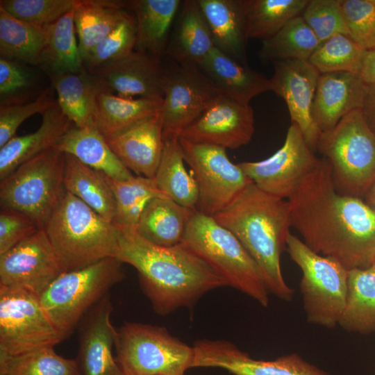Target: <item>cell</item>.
<instances>
[{"mask_svg":"<svg viewBox=\"0 0 375 375\" xmlns=\"http://www.w3.org/2000/svg\"><path fill=\"white\" fill-rule=\"evenodd\" d=\"M292 226L312 251L348 270L375 261V210L360 198L340 194L324 158L288 199Z\"/></svg>","mask_w":375,"mask_h":375,"instance_id":"6da1fadb","label":"cell"},{"mask_svg":"<svg viewBox=\"0 0 375 375\" xmlns=\"http://www.w3.org/2000/svg\"><path fill=\"white\" fill-rule=\"evenodd\" d=\"M117 227L115 258L138 270L142 288L158 314L191 306L206 292L227 285L183 242L162 247L142 238L134 228Z\"/></svg>","mask_w":375,"mask_h":375,"instance_id":"7a4b0ae2","label":"cell"},{"mask_svg":"<svg viewBox=\"0 0 375 375\" xmlns=\"http://www.w3.org/2000/svg\"><path fill=\"white\" fill-rule=\"evenodd\" d=\"M241 242L260 267L269 292L291 301L294 290L284 280L281 255L292 226L288 200L260 189L253 182L224 210L212 216Z\"/></svg>","mask_w":375,"mask_h":375,"instance_id":"3957f363","label":"cell"},{"mask_svg":"<svg viewBox=\"0 0 375 375\" xmlns=\"http://www.w3.org/2000/svg\"><path fill=\"white\" fill-rule=\"evenodd\" d=\"M44 230L63 272L115 258L117 227L66 190Z\"/></svg>","mask_w":375,"mask_h":375,"instance_id":"277c9868","label":"cell"},{"mask_svg":"<svg viewBox=\"0 0 375 375\" xmlns=\"http://www.w3.org/2000/svg\"><path fill=\"white\" fill-rule=\"evenodd\" d=\"M182 242L231 286L261 306L269 304L262 272L238 239L212 217L192 211Z\"/></svg>","mask_w":375,"mask_h":375,"instance_id":"5b68a950","label":"cell"},{"mask_svg":"<svg viewBox=\"0 0 375 375\" xmlns=\"http://www.w3.org/2000/svg\"><path fill=\"white\" fill-rule=\"evenodd\" d=\"M317 149L328 161L340 194L359 198L375 182V133L362 109L351 111L333 128L322 132Z\"/></svg>","mask_w":375,"mask_h":375,"instance_id":"8992f818","label":"cell"},{"mask_svg":"<svg viewBox=\"0 0 375 375\" xmlns=\"http://www.w3.org/2000/svg\"><path fill=\"white\" fill-rule=\"evenodd\" d=\"M123 264L110 257L64 272L39 296L45 312L65 339L109 289L124 278Z\"/></svg>","mask_w":375,"mask_h":375,"instance_id":"52a82bcc","label":"cell"},{"mask_svg":"<svg viewBox=\"0 0 375 375\" xmlns=\"http://www.w3.org/2000/svg\"><path fill=\"white\" fill-rule=\"evenodd\" d=\"M65 156L55 147L19 165L1 181V208L19 211L44 228L65 190Z\"/></svg>","mask_w":375,"mask_h":375,"instance_id":"ba28073f","label":"cell"},{"mask_svg":"<svg viewBox=\"0 0 375 375\" xmlns=\"http://www.w3.org/2000/svg\"><path fill=\"white\" fill-rule=\"evenodd\" d=\"M286 251L302 272L299 288L307 322L335 328L345 304L349 270L335 260L317 253L291 233Z\"/></svg>","mask_w":375,"mask_h":375,"instance_id":"9c48e42d","label":"cell"},{"mask_svg":"<svg viewBox=\"0 0 375 375\" xmlns=\"http://www.w3.org/2000/svg\"><path fill=\"white\" fill-rule=\"evenodd\" d=\"M116 360L125 375H185L194 349L165 328L126 322L116 329Z\"/></svg>","mask_w":375,"mask_h":375,"instance_id":"30bf717a","label":"cell"},{"mask_svg":"<svg viewBox=\"0 0 375 375\" xmlns=\"http://www.w3.org/2000/svg\"><path fill=\"white\" fill-rule=\"evenodd\" d=\"M65 340L45 312L38 296L0 285V353L18 355Z\"/></svg>","mask_w":375,"mask_h":375,"instance_id":"8fae6325","label":"cell"},{"mask_svg":"<svg viewBox=\"0 0 375 375\" xmlns=\"http://www.w3.org/2000/svg\"><path fill=\"white\" fill-rule=\"evenodd\" d=\"M185 162L197 182V210L213 216L226 208L252 182L238 164L232 162L226 149L196 144L179 138Z\"/></svg>","mask_w":375,"mask_h":375,"instance_id":"7c38bea8","label":"cell"},{"mask_svg":"<svg viewBox=\"0 0 375 375\" xmlns=\"http://www.w3.org/2000/svg\"><path fill=\"white\" fill-rule=\"evenodd\" d=\"M171 60L166 67L161 109L164 140L179 138L223 94L198 65Z\"/></svg>","mask_w":375,"mask_h":375,"instance_id":"4fadbf2b","label":"cell"},{"mask_svg":"<svg viewBox=\"0 0 375 375\" xmlns=\"http://www.w3.org/2000/svg\"><path fill=\"white\" fill-rule=\"evenodd\" d=\"M295 123L288 129L283 146L260 161L238 163L260 189L274 196L290 198L319 158L312 151Z\"/></svg>","mask_w":375,"mask_h":375,"instance_id":"5bb4252c","label":"cell"},{"mask_svg":"<svg viewBox=\"0 0 375 375\" xmlns=\"http://www.w3.org/2000/svg\"><path fill=\"white\" fill-rule=\"evenodd\" d=\"M63 272L44 228L0 255V285L40 296Z\"/></svg>","mask_w":375,"mask_h":375,"instance_id":"9a60e30c","label":"cell"},{"mask_svg":"<svg viewBox=\"0 0 375 375\" xmlns=\"http://www.w3.org/2000/svg\"><path fill=\"white\" fill-rule=\"evenodd\" d=\"M193 349L192 367L221 368L234 375H330L296 353L257 360L224 340H199Z\"/></svg>","mask_w":375,"mask_h":375,"instance_id":"2e32d148","label":"cell"},{"mask_svg":"<svg viewBox=\"0 0 375 375\" xmlns=\"http://www.w3.org/2000/svg\"><path fill=\"white\" fill-rule=\"evenodd\" d=\"M271 90L286 103L292 123L301 129L312 150L317 149L322 131L312 115V105L320 74L307 60L272 61Z\"/></svg>","mask_w":375,"mask_h":375,"instance_id":"e0dca14e","label":"cell"},{"mask_svg":"<svg viewBox=\"0 0 375 375\" xmlns=\"http://www.w3.org/2000/svg\"><path fill=\"white\" fill-rule=\"evenodd\" d=\"M254 130L251 106L222 94L179 138L192 143L235 149L247 144Z\"/></svg>","mask_w":375,"mask_h":375,"instance_id":"ac0fdd59","label":"cell"},{"mask_svg":"<svg viewBox=\"0 0 375 375\" xmlns=\"http://www.w3.org/2000/svg\"><path fill=\"white\" fill-rule=\"evenodd\" d=\"M90 73L119 97L163 98L166 66L151 54L134 50Z\"/></svg>","mask_w":375,"mask_h":375,"instance_id":"d6986e66","label":"cell"},{"mask_svg":"<svg viewBox=\"0 0 375 375\" xmlns=\"http://www.w3.org/2000/svg\"><path fill=\"white\" fill-rule=\"evenodd\" d=\"M112 310L108 293L81 321L76 360L81 375H125L112 353L116 331L110 321Z\"/></svg>","mask_w":375,"mask_h":375,"instance_id":"ffe728a7","label":"cell"},{"mask_svg":"<svg viewBox=\"0 0 375 375\" xmlns=\"http://www.w3.org/2000/svg\"><path fill=\"white\" fill-rule=\"evenodd\" d=\"M121 162L139 176L154 178L164 146L161 110L106 138Z\"/></svg>","mask_w":375,"mask_h":375,"instance_id":"44dd1931","label":"cell"},{"mask_svg":"<svg viewBox=\"0 0 375 375\" xmlns=\"http://www.w3.org/2000/svg\"><path fill=\"white\" fill-rule=\"evenodd\" d=\"M368 89L358 73L321 74L312 105V115L320 131L333 128L348 113L362 109Z\"/></svg>","mask_w":375,"mask_h":375,"instance_id":"7402d4cb","label":"cell"},{"mask_svg":"<svg viewBox=\"0 0 375 375\" xmlns=\"http://www.w3.org/2000/svg\"><path fill=\"white\" fill-rule=\"evenodd\" d=\"M40 127L34 132L15 136L0 148V180L22 163L55 147L72 126L57 102L42 114Z\"/></svg>","mask_w":375,"mask_h":375,"instance_id":"603a6c76","label":"cell"},{"mask_svg":"<svg viewBox=\"0 0 375 375\" xmlns=\"http://www.w3.org/2000/svg\"><path fill=\"white\" fill-rule=\"evenodd\" d=\"M165 53L171 60L199 65L215 47L197 0L183 1Z\"/></svg>","mask_w":375,"mask_h":375,"instance_id":"cb8c5ba5","label":"cell"},{"mask_svg":"<svg viewBox=\"0 0 375 375\" xmlns=\"http://www.w3.org/2000/svg\"><path fill=\"white\" fill-rule=\"evenodd\" d=\"M199 67L223 94L244 104L271 90L270 79L215 47Z\"/></svg>","mask_w":375,"mask_h":375,"instance_id":"d4e9b609","label":"cell"},{"mask_svg":"<svg viewBox=\"0 0 375 375\" xmlns=\"http://www.w3.org/2000/svg\"><path fill=\"white\" fill-rule=\"evenodd\" d=\"M181 0H131L124 1L136 22L135 50L161 58L165 55L170 29L181 8Z\"/></svg>","mask_w":375,"mask_h":375,"instance_id":"484cf974","label":"cell"},{"mask_svg":"<svg viewBox=\"0 0 375 375\" xmlns=\"http://www.w3.org/2000/svg\"><path fill=\"white\" fill-rule=\"evenodd\" d=\"M211 32L216 49L247 65L242 0H197Z\"/></svg>","mask_w":375,"mask_h":375,"instance_id":"4316f807","label":"cell"},{"mask_svg":"<svg viewBox=\"0 0 375 375\" xmlns=\"http://www.w3.org/2000/svg\"><path fill=\"white\" fill-rule=\"evenodd\" d=\"M56 147L110 178L126 180L133 176L94 125L83 128L72 126Z\"/></svg>","mask_w":375,"mask_h":375,"instance_id":"83f0119b","label":"cell"},{"mask_svg":"<svg viewBox=\"0 0 375 375\" xmlns=\"http://www.w3.org/2000/svg\"><path fill=\"white\" fill-rule=\"evenodd\" d=\"M49 75L57 93L56 102L74 126L83 128L94 125L97 96L101 91L108 90L88 71Z\"/></svg>","mask_w":375,"mask_h":375,"instance_id":"f1b7e54d","label":"cell"},{"mask_svg":"<svg viewBox=\"0 0 375 375\" xmlns=\"http://www.w3.org/2000/svg\"><path fill=\"white\" fill-rule=\"evenodd\" d=\"M192 211L168 197H155L144 209L135 230L153 244L172 247L182 242Z\"/></svg>","mask_w":375,"mask_h":375,"instance_id":"f546056e","label":"cell"},{"mask_svg":"<svg viewBox=\"0 0 375 375\" xmlns=\"http://www.w3.org/2000/svg\"><path fill=\"white\" fill-rule=\"evenodd\" d=\"M124 1L79 0L74 10L78 47L83 60L131 13Z\"/></svg>","mask_w":375,"mask_h":375,"instance_id":"4dcf8cb0","label":"cell"},{"mask_svg":"<svg viewBox=\"0 0 375 375\" xmlns=\"http://www.w3.org/2000/svg\"><path fill=\"white\" fill-rule=\"evenodd\" d=\"M65 156L63 176L65 190L113 222L116 203L107 176L70 154Z\"/></svg>","mask_w":375,"mask_h":375,"instance_id":"1f68e13d","label":"cell"},{"mask_svg":"<svg viewBox=\"0 0 375 375\" xmlns=\"http://www.w3.org/2000/svg\"><path fill=\"white\" fill-rule=\"evenodd\" d=\"M338 325L350 332L375 331V262L349 270L346 301Z\"/></svg>","mask_w":375,"mask_h":375,"instance_id":"d6a6232c","label":"cell"},{"mask_svg":"<svg viewBox=\"0 0 375 375\" xmlns=\"http://www.w3.org/2000/svg\"><path fill=\"white\" fill-rule=\"evenodd\" d=\"M162 98H126L108 90L98 93L94 124L106 138L162 109Z\"/></svg>","mask_w":375,"mask_h":375,"instance_id":"836d02e7","label":"cell"},{"mask_svg":"<svg viewBox=\"0 0 375 375\" xmlns=\"http://www.w3.org/2000/svg\"><path fill=\"white\" fill-rule=\"evenodd\" d=\"M179 138L164 140L162 157L155 174L158 188L167 197L190 210H197L199 192L192 172L188 173Z\"/></svg>","mask_w":375,"mask_h":375,"instance_id":"e575fe53","label":"cell"},{"mask_svg":"<svg viewBox=\"0 0 375 375\" xmlns=\"http://www.w3.org/2000/svg\"><path fill=\"white\" fill-rule=\"evenodd\" d=\"M74 10L44 27L47 43L40 65L49 74L87 71L76 41Z\"/></svg>","mask_w":375,"mask_h":375,"instance_id":"d590c367","label":"cell"},{"mask_svg":"<svg viewBox=\"0 0 375 375\" xmlns=\"http://www.w3.org/2000/svg\"><path fill=\"white\" fill-rule=\"evenodd\" d=\"M47 43L44 27L19 19L0 7L1 56L41 65Z\"/></svg>","mask_w":375,"mask_h":375,"instance_id":"8d00e7d4","label":"cell"},{"mask_svg":"<svg viewBox=\"0 0 375 375\" xmlns=\"http://www.w3.org/2000/svg\"><path fill=\"white\" fill-rule=\"evenodd\" d=\"M309 0H242L247 40H267L301 15Z\"/></svg>","mask_w":375,"mask_h":375,"instance_id":"74e56055","label":"cell"},{"mask_svg":"<svg viewBox=\"0 0 375 375\" xmlns=\"http://www.w3.org/2000/svg\"><path fill=\"white\" fill-rule=\"evenodd\" d=\"M107 178L115 199L113 223L117 226L135 228L144 209L152 199L167 197L158 188L155 178L139 175L126 180Z\"/></svg>","mask_w":375,"mask_h":375,"instance_id":"f35d334b","label":"cell"},{"mask_svg":"<svg viewBox=\"0 0 375 375\" xmlns=\"http://www.w3.org/2000/svg\"><path fill=\"white\" fill-rule=\"evenodd\" d=\"M320 42L301 15L288 22L278 32L262 42L264 60L298 59L308 61Z\"/></svg>","mask_w":375,"mask_h":375,"instance_id":"ab89813d","label":"cell"},{"mask_svg":"<svg viewBox=\"0 0 375 375\" xmlns=\"http://www.w3.org/2000/svg\"><path fill=\"white\" fill-rule=\"evenodd\" d=\"M0 375H81L74 359L46 347L18 355L0 353Z\"/></svg>","mask_w":375,"mask_h":375,"instance_id":"60d3db41","label":"cell"},{"mask_svg":"<svg viewBox=\"0 0 375 375\" xmlns=\"http://www.w3.org/2000/svg\"><path fill=\"white\" fill-rule=\"evenodd\" d=\"M366 50L351 38L337 34L319 44L308 62L321 74L347 72L360 74Z\"/></svg>","mask_w":375,"mask_h":375,"instance_id":"b9f144b4","label":"cell"},{"mask_svg":"<svg viewBox=\"0 0 375 375\" xmlns=\"http://www.w3.org/2000/svg\"><path fill=\"white\" fill-rule=\"evenodd\" d=\"M136 22L130 14L110 33L84 59V66L92 72L102 65L119 59L135 50Z\"/></svg>","mask_w":375,"mask_h":375,"instance_id":"7bdbcfd3","label":"cell"},{"mask_svg":"<svg viewBox=\"0 0 375 375\" xmlns=\"http://www.w3.org/2000/svg\"><path fill=\"white\" fill-rule=\"evenodd\" d=\"M79 0H1L0 7L15 17L45 27L74 8Z\"/></svg>","mask_w":375,"mask_h":375,"instance_id":"ee69618b","label":"cell"},{"mask_svg":"<svg viewBox=\"0 0 375 375\" xmlns=\"http://www.w3.org/2000/svg\"><path fill=\"white\" fill-rule=\"evenodd\" d=\"M301 17L320 44L337 34L349 36L340 0H309Z\"/></svg>","mask_w":375,"mask_h":375,"instance_id":"f6af8a7d","label":"cell"},{"mask_svg":"<svg viewBox=\"0 0 375 375\" xmlns=\"http://www.w3.org/2000/svg\"><path fill=\"white\" fill-rule=\"evenodd\" d=\"M349 37L363 49L375 48V0H340Z\"/></svg>","mask_w":375,"mask_h":375,"instance_id":"bcb514c9","label":"cell"},{"mask_svg":"<svg viewBox=\"0 0 375 375\" xmlns=\"http://www.w3.org/2000/svg\"><path fill=\"white\" fill-rule=\"evenodd\" d=\"M55 103L48 89L29 103L1 106L0 148L15 136L17 128L26 119L37 113L42 114Z\"/></svg>","mask_w":375,"mask_h":375,"instance_id":"7dc6e473","label":"cell"},{"mask_svg":"<svg viewBox=\"0 0 375 375\" xmlns=\"http://www.w3.org/2000/svg\"><path fill=\"white\" fill-rule=\"evenodd\" d=\"M33 84L31 73L12 58H0L1 106L24 103L22 96Z\"/></svg>","mask_w":375,"mask_h":375,"instance_id":"c3c4849f","label":"cell"},{"mask_svg":"<svg viewBox=\"0 0 375 375\" xmlns=\"http://www.w3.org/2000/svg\"><path fill=\"white\" fill-rule=\"evenodd\" d=\"M39 229L28 215L9 208L0 212V255L35 233Z\"/></svg>","mask_w":375,"mask_h":375,"instance_id":"681fc988","label":"cell"},{"mask_svg":"<svg viewBox=\"0 0 375 375\" xmlns=\"http://www.w3.org/2000/svg\"><path fill=\"white\" fill-rule=\"evenodd\" d=\"M360 75L368 86L375 84V48L366 51Z\"/></svg>","mask_w":375,"mask_h":375,"instance_id":"f907efd6","label":"cell"},{"mask_svg":"<svg viewBox=\"0 0 375 375\" xmlns=\"http://www.w3.org/2000/svg\"><path fill=\"white\" fill-rule=\"evenodd\" d=\"M362 110L369 126L375 133V84L369 86Z\"/></svg>","mask_w":375,"mask_h":375,"instance_id":"816d5d0a","label":"cell"},{"mask_svg":"<svg viewBox=\"0 0 375 375\" xmlns=\"http://www.w3.org/2000/svg\"><path fill=\"white\" fill-rule=\"evenodd\" d=\"M367 204L375 210V182L366 193Z\"/></svg>","mask_w":375,"mask_h":375,"instance_id":"f5cc1de1","label":"cell"},{"mask_svg":"<svg viewBox=\"0 0 375 375\" xmlns=\"http://www.w3.org/2000/svg\"><path fill=\"white\" fill-rule=\"evenodd\" d=\"M374 262H375V261H374Z\"/></svg>","mask_w":375,"mask_h":375,"instance_id":"db71d44e","label":"cell"}]
</instances>
